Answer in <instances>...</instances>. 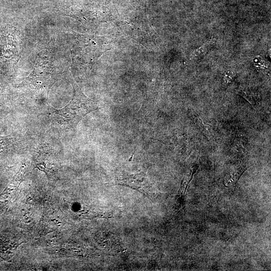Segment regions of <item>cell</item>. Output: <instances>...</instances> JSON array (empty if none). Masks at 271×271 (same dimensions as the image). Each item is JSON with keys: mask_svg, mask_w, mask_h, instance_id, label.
<instances>
[{"mask_svg": "<svg viewBox=\"0 0 271 271\" xmlns=\"http://www.w3.org/2000/svg\"><path fill=\"white\" fill-rule=\"evenodd\" d=\"M16 148V141L11 135L0 136V157L10 154Z\"/></svg>", "mask_w": 271, "mask_h": 271, "instance_id": "cell-3", "label": "cell"}, {"mask_svg": "<svg viewBox=\"0 0 271 271\" xmlns=\"http://www.w3.org/2000/svg\"><path fill=\"white\" fill-rule=\"evenodd\" d=\"M238 94L247 100L250 104H253L254 103L253 95L248 91L240 90L238 91Z\"/></svg>", "mask_w": 271, "mask_h": 271, "instance_id": "cell-6", "label": "cell"}, {"mask_svg": "<svg viewBox=\"0 0 271 271\" xmlns=\"http://www.w3.org/2000/svg\"><path fill=\"white\" fill-rule=\"evenodd\" d=\"M98 108L96 103L78 90L63 108L54 109L50 114L52 125L62 130H73L87 114Z\"/></svg>", "mask_w": 271, "mask_h": 271, "instance_id": "cell-1", "label": "cell"}, {"mask_svg": "<svg viewBox=\"0 0 271 271\" xmlns=\"http://www.w3.org/2000/svg\"><path fill=\"white\" fill-rule=\"evenodd\" d=\"M214 43V39H211L204 43L201 47L194 50L191 55L192 59H198L204 56Z\"/></svg>", "mask_w": 271, "mask_h": 271, "instance_id": "cell-4", "label": "cell"}, {"mask_svg": "<svg viewBox=\"0 0 271 271\" xmlns=\"http://www.w3.org/2000/svg\"><path fill=\"white\" fill-rule=\"evenodd\" d=\"M9 32H0V60L6 62L12 59L17 52L15 39Z\"/></svg>", "mask_w": 271, "mask_h": 271, "instance_id": "cell-2", "label": "cell"}, {"mask_svg": "<svg viewBox=\"0 0 271 271\" xmlns=\"http://www.w3.org/2000/svg\"><path fill=\"white\" fill-rule=\"evenodd\" d=\"M234 77V73L231 71H227L224 73L223 82L226 87L233 81Z\"/></svg>", "mask_w": 271, "mask_h": 271, "instance_id": "cell-5", "label": "cell"}]
</instances>
